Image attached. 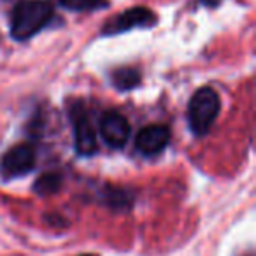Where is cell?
<instances>
[{
    "label": "cell",
    "mask_w": 256,
    "mask_h": 256,
    "mask_svg": "<svg viewBox=\"0 0 256 256\" xmlns=\"http://www.w3.org/2000/svg\"><path fill=\"white\" fill-rule=\"evenodd\" d=\"M54 8L48 0H23L11 12V36L14 40H28L53 20Z\"/></svg>",
    "instance_id": "1"
},
{
    "label": "cell",
    "mask_w": 256,
    "mask_h": 256,
    "mask_svg": "<svg viewBox=\"0 0 256 256\" xmlns=\"http://www.w3.org/2000/svg\"><path fill=\"white\" fill-rule=\"evenodd\" d=\"M221 110L220 95L212 88L206 86L193 93L188 104V124L195 136L202 137L210 132L214 121L218 120Z\"/></svg>",
    "instance_id": "2"
},
{
    "label": "cell",
    "mask_w": 256,
    "mask_h": 256,
    "mask_svg": "<svg viewBox=\"0 0 256 256\" xmlns=\"http://www.w3.org/2000/svg\"><path fill=\"white\" fill-rule=\"evenodd\" d=\"M36 167V151L30 144H18L0 156V178L4 181L26 176Z\"/></svg>",
    "instance_id": "3"
},
{
    "label": "cell",
    "mask_w": 256,
    "mask_h": 256,
    "mask_svg": "<svg viewBox=\"0 0 256 256\" xmlns=\"http://www.w3.org/2000/svg\"><path fill=\"white\" fill-rule=\"evenodd\" d=\"M70 121L74 126V144L76 151L82 156H92L98 151V140L92 121L88 118L82 104H74L70 107Z\"/></svg>",
    "instance_id": "4"
},
{
    "label": "cell",
    "mask_w": 256,
    "mask_h": 256,
    "mask_svg": "<svg viewBox=\"0 0 256 256\" xmlns=\"http://www.w3.org/2000/svg\"><path fill=\"white\" fill-rule=\"evenodd\" d=\"M156 14L148 8H132L120 12L116 18L107 22L102 28L104 36H116V34L130 32L134 28H150L156 25Z\"/></svg>",
    "instance_id": "5"
},
{
    "label": "cell",
    "mask_w": 256,
    "mask_h": 256,
    "mask_svg": "<svg viewBox=\"0 0 256 256\" xmlns=\"http://www.w3.org/2000/svg\"><path fill=\"white\" fill-rule=\"evenodd\" d=\"M100 137L112 150H121L130 139V123L118 110H107L100 120Z\"/></svg>",
    "instance_id": "6"
},
{
    "label": "cell",
    "mask_w": 256,
    "mask_h": 256,
    "mask_svg": "<svg viewBox=\"0 0 256 256\" xmlns=\"http://www.w3.org/2000/svg\"><path fill=\"white\" fill-rule=\"evenodd\" d=\"M170 142V130L165 124H150L142 128L136 139V148L144 156H154L162 153Z\"/></svg>",
    "instance_id": "7"
},
{
    "label": "cell",
    "mask_w": 256,
    "mask_h": 256,
    "mask_svg": "<svg viewBox=\"0 0 256 256\" xmlns=\"http://www.w3.org/2000/svg\"><path fill=\"white\" fill-rule=\"evenodd\" d=\"M100 202L112 210H128V209H132L134 196H132V193L123 188L106 186L104 192H100Z\"/></svg>",
    "instance_id": "8"
},
{
    "label": "cell",
    "mask_w": 256,
    "mask_h": 256,
    "mask_svg": "<svg viewBox=\"0 0 256 256\" xmlns=\"http://www.w3.org/2000/svg\"><path fill=\"white\" fill-rule=\"evenodd\" d=\"M110 81H112L114 88H118L120 92H126V90H134L140 84V74L137 68L121 67L110 74Z\"/></svg>",
    "instance_id": "9"
},
{
    "label": "cell",
    "mask_w": 256,
    "mask_h": 256,
    "mask_svg": "<svg viewBox=\"0 0 256 256\" xmlns=\"http://www.w3.org/2000/svg\"><path fill=\"white\" fill-rule=\"evenodd\" d=\"M58 4L74 12H95L109 8L107 0H58Z\"/></svg>",
    "instance_id": "10"
},
{
    "label": "cell",
    "mask_w": 256,
    "mask_h": 256,
    "mask_svg": "<svg viewBox=\"0 0 256 256\" xmlns=\"http://www.w3.org/2000/svg\"><path fill=\"white\" fill-rule=\"evenodd\" d=\"M62 178L56 172H50V174H42L36 182H34V192L40 196H50L60 190Z\"/></svg>",
    "instance_id": "11"
},
{
    "label": "cell",
    "mask_w": 256,
    "mask_h": 256,
    "mask_svg": "<svg viewBox=\"0 0 256 256\" xmlns=\"http://www.w3.org/2000/svg\"><path fill=\"white\" fill-rule=\"evenodd\" d=\"M81 256H95V254H81Z\"/></svg>",
    "instance_id": "12"
}]
</instances>
